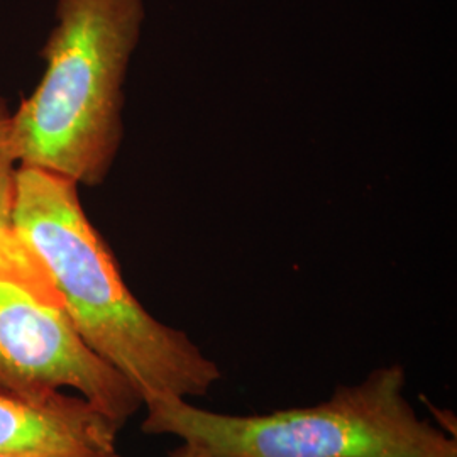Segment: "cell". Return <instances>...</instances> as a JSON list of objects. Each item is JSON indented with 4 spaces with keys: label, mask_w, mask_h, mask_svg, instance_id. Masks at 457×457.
Returning a JSON list of instances; mask_svg holds the SVG:
<instances>
[{
    "label": "cell",
    "mask_w": 457,
    "mask_h": 457,
    "mask_svg": "<svg viewBox=\"0 0 457 457\" xmlns=\"http://www.w3.org/2000/svg\"><path fill=\"white\" fill-rule=\"evenodd\" d=\"M12 228L83 341L131 383L145 409L166 398L205 396L222 379L219 364L187 332L154 319L131 294L75 181L19 166Z\"/></svg>",
    "instance_id": "cell-1"
},
{
    "label": "cell",
    "mask_w": 457,
    "mask_h": 457,
    "mask_svg": "<svg viewBox=\"0 0 457 457\" xmlns=\"http://www.w3.org/2000/svg\"><path fill=\"white\" fill-rule=\"evenodd\" d=\"M43 80L12 114L19 166L97 187L124 137V82L145 0H56Z\"/></svg>",
    "instance_id": "cell-2"
},
{
    "label": "cell",
    "mask_w": 457,
    "mask_h": 457,
    "mask_svg": "<svg viewBox=\"0 0 457 457\" xmlns=\"http://www.w3.org/2000/svg\"><path fill=\"white\" fill-rule=\"evenodd\" d=\"M405 386L392 362L312 407L228 415L166 398L146 407L143 432L195 457H457L456 437L420 419Z\"/></svg>",
    "instance_id": "cell-3"
},
{
    "label": "cell",
    "mask_w": 457,
    "mask_h": 457,
    "mask_svg": "<svg viewBox=\"0 0 457 457\" xmlns=\"http://www.w3.org/2000/svg\"><path fill=\"white\" fill-rule=\"evenodd\" d=\"M0 388L75 390L119 428L143 409L131 383L83 341L16 230L0 245Z\"/></svg>",
    "instance_id": "cell-4"
},
{
    "label": "cell",
    "mask_w": 457,
    "mask_h": 457,
    "mask_svg": "<svg viewBox=\"0 0 457 457\" xmlns=\"http://www.w3.org/2000/svg\"><path fill=\"white\" fill-rule=\"evenodd\" d=\"M119 427L82 396L0 388V457H111Z\"/></svg>",
    "instance_id": "cell-5"
},
{
    "label": "cell",
    "mask_w": 457,
    "mask_h": 457,
    "mask_svg": "<svg viewBox=\"0 0 457 457\" xmlns=\"http://www.w3.org/2000/svg\"><path fill=\"white\" fill-rule=\"evenodd\" d=\"M17 158L12 143V114L0 97V245L14 236L12 207L16 196Z\"/></svg>",
    "instance_id": "cell-6"
},
{
    "label": "cell",
    "mask_w": 457,
    "mask_h": 457,
    "mask_svg": "<svg viewBox=\"0 0 457 457\" xmlns=\"http://www.w3.org/2000/svg\"><path fill=\"white\" fill-rule=\"evenodd\" d=\"M168 457H195V456H190V454H187L183 449H180V447H177V449H173L170 454H168Z\"/></svg>",
    "instance_id": "cell-7"
},
{
    "label": "cell",
    "mask_w": 457,
    "mask_h": 457,
    "mask_svg": "<svg viewBox=\"0 0 457 457\" xmlns=\"http://www.w3.org/2000/svg\"><path fill=\"white\" fill-rule=\"evenodd\" d=\"M111 457H122V456H120V454H115V456H111Z\"/></svg>",
    "instance_id": "cell-8"
}]
</instances>
